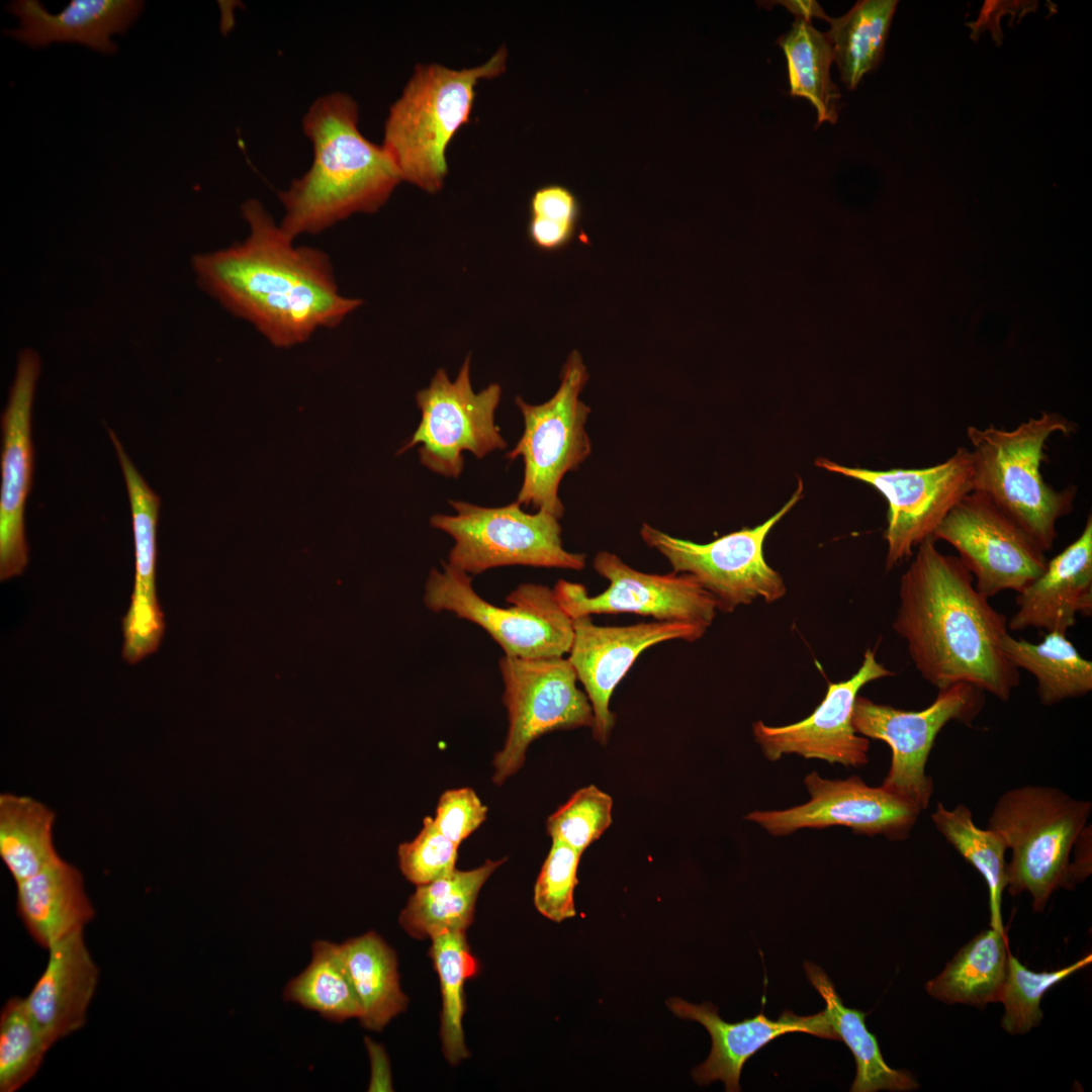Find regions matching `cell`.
<instances>
[{
	"instance_id": "b9f144b4",
	"label": "cell",
	"mask_w": 1092,
	"mask_h": 1092,
	"mask_svg": "<svg viewBox=\"0 0 1092 1092\" xmlns=\"http://www.w3.org/2000/svg\"><path fill=\"white\" fill-rule=\"evenodd\" d=\"M581 854L559 840H552L534 887L536 909L552 921L561 922L576 914L573 895Z\"/></svg>"
},
{
	"instance_id": "f6af8a7d",
	"label": "cell",
	"mask_w": 1092,
	"mask_h": 1092,
	"mask_svg": "<svg viewBox=\"0 0 1092 1092\" xmlns=\"http://www.w3.org/2000/svg\"><path fill=\"white\" fill-rule=\"evenodd\" d=\"M1092 870V827L1088 824L1074 843L1071 854V873L1074 886L1082 883Z\"/></svg>"
},
{
	"instance_id": "8fae6325",
	"label": "cell",
	"mask_w": 1092,
	"mask_h": 1092,
	"mask_svg": "<svg viewBox=\"0 0 1092 1092\" xmlns=\"http://www.w3.org/2000/svg\"><path fill=\"white\" fill-rule=\"evenodd\" d=\"M498 666L509 727L504 746L492 760V782L502 786L522 767L534 740L553 731L593 729L595 718L567 657L527 659L504 655Z\"/></svg>"
},
{
	"instance_id": "4316f807",
	"label": "cell",
	"mask_w": 1092,
	"mask_h": 1092,
	"mask_svg": "<svg viewBox=\"0 0 1092 1092\" xmlns=\"http://www.w3.org/2000/svg\"><path fill=\"white\" fill-rule=\"evenodd\" d=\"M504 861L487 859L476 869H455L447 876L417 886L400 912L401 927L418 939L447 931H466L473 921L480 889Z\"/></svg>"
},
{
	"instance_id": "e0dca14e",
	"label": "cell",
	"mask_w": 1092,
	"mask_h": 1092,
	"mask_svg": "<svg viewBox=\"0 0 1092 1092\" xmlns=\"http://www.w3.org/2000/svg\"><path fill=\"white\" fill-rule=\"evenodd\" d=\"M804 784L810 801L787 810L753 811L746 819L774 836L789 835L802 828L843 825L857 834L904 840L922 812L910 801L882 786H868L855 776L826 780L813 771Z\"/></svg>"
},
{
	"instance_id": "7402d4cb",
	"label": "cell",
	"mask_w": 1092,
	"mask_h": 1092,
	"mask_svg": "<svg viewBox=\"0 0 1092 1092\" xmlns=\"http://www.w3.org/2000/svg\"><path fill=\"white\" fill-rule=\"evenodd\" d=\"M108 434L123 473L132 520L135 573L130 604L122 620V656L133 664L158 649L164 632L156 588L160 497L139 473L116 434L112 430Z\"/></svg>"
},
{
	"instance_id": "277c9868",
	"label": "cell",
	"mask_w": 1092,
	"mask_h": 1092,
	"mask_svg": "<svg viewBox=\"0 0 1092 1092\" xmlns=\"http://www.w3.org/2000/svg\"><path fill=\"white\" fill-rule=\"evenodd\" d=\"M508 51L502 46L484 64L455 70L419 64L389 108L381 146L401 180L428 193L443 187L448 173L446 150L468 122L480 80L505 72Z\"/></svg>"
},
{
	"instance_id": "836d02e7",
	"label": "cell",
	"mask_w": 1092,
	"mask_h": 1092,
	"mask_svg": "<svg viewBox=\"0 0 1092 1092\" xmlns=\"http://www.w3.org/2000/svg\"><path fill=\"white\" fill-rule=\"evenodd\" d=\"M897 4L896 0H861L843 16L829 18L826 36L848 89H854L881 62Z\"/></svg>"
},
{
	"instance_id": "4fadbf2b",
	"label": "cell",
	"mask_w": 1092,
	"mask_h": 1092,
	"mask_svg": "<svg viewBox=\"0 0 1092 1092\" xmlns=\"http://www.w3.org/2000/svg\"><path fill=\"white\" fill-rule=\"evenodd\" d=\"M470 365L468 355L452 381L445 369H438L429 385L417 392L421 421L397 451L401 454L419 445L421 464L445 477L461 475L465 451L481 459L507 447L494 422L502 386L490 383L475 392Z\"/></svg>"
},
{
	"instance_id": "2e32d148",
	"label": "cell",
	"mask_w": 1092,
	"mask_h": 1092,
	"mask_svg": "<svg viewBox=\"0 0 1092 1092\" xmlns=\"http://www.w3.org/2000/svg\"><path fill=\"white\" fill-rule=\"evenodd\" d=\"M593 564L597 573L609 581L603 593L588 596L583 584L564 579L553 587L558 603L572 620L631 613L708 629L718 613L714 598L688 573L642 572L608 551L598 552Z\"/></svg>"
},
{
	"instance_id": "f35d334b",
	"label": "cell",
	"mask_w": 1092,
	"mask_h": 1092,
	"mask_svg": "<svg viewBox=\"0 0 1092 1092\" xmlns=\"http://www.w3.org/2000/svg\"><path fill=\"white\" fill-rule=\"evenodd\" d=\"M1091 963L1092 954L1089 953L1062 969L1034 972L1009 953L1007 975L999 1000L1004 1005L1002 1028L1011 1034H1024L1038 1026L1043 1017L1040 1008L1043 995Z\"/></svg>"
},
{
	"instance_id": "30bf717a",
	"label": "cell",
	"mask_w": 1092,
	"mask_h": 1092,
	"mask_svg": "<svg viewBox=\"0 0 1092 1092\" xmlns=\"http://www.w3.org/2000/svg\"><path fill=\"white\" fill-rule=\"evenodd\" d=\"M798 485L787 503L763 523L725 534L700 544L673 537L643 524V541L662 554L674 572L688 573L714 598L718 611L731 613L740 606L761 600L767 604L787 593L783 576L765 560L763 546L772 528L803 497Z\"/></svg>"
},
{
	"instance_id": "ab89813d",
	"label": "cell",
	"mask_w": 1092,
	"mask_h": 1092,
	"mask_svg": "<svg viewBox=\"0 0 1092 1092\" xmlns=\"http://www.w3.org/2000/svg\"><path fill=\"white\" fill-rule=\"evenodd\" d=\"M528 238L543 252L566 248L574 239L580 218V204L567 187L549 184L535 190L529 203Z\"/></svg>"
},
{
	"instance_id": "7a4b0ae2",
	"label": "cell",
	"mask_w": 1092,
	"mask_h": 1092,
	"mask_svg": "<svg viewBox=\"0 0 1092 1092\" xmlns=\"http://www.w3.org/2000/svg\"><path fill=\"white\" fill-rule=\"evenodd\" d=\"M894 631L924 680L937 690L969 684L1007 702L1020 673L1005 656L1008 620L975 585L958 556L928 538L899 583Z\"/></svg>"
},
{
	"instance_id": "9a60e30c",
	"label": "cell",
	"mask_w": 1092,
	"mask_h": 1092,
	"mask_svg": "<svg viewBox=\"0 0 1092 1092\" xmlns=\"http://www.w3.org/2000/svg\"><path fill=\"white\" fill-rule=\"evenodd\" d=\"M974 577L985 597L1020 593L1045 569V553L1010 518L979 491L965 495L934 531Z\"/></svg>"
},
{
	"instance_id": "cb8c5ba5",
	"label": "cell",
	"mask_w": 1092,
	"mask_h": 1092,
	"mask_svg": "<svg viewBox=\"0 0 1092 1092\" xmlns=\"http://www.w3.org/2000/svg\"><path fill=\"white\" fill-rule=\"evenodd\" d=\"M83 932H75L48 949V964L25 998L51 1046L84 1026L98 984L99 969Z\"/></svg>"
},
{
	"instance_id": "f546056e",
	"label": "cell",
	"mask_w": 1092,
	"mask_h": 1092,
	"mask_svg": "<svg viewBox=\"0 0 1092 1092\" xmlns=\"http://www.w3.org/2000/svg\"><path fill=\"white\" fill-rule=\"evenodd\" d=\"M804 969L810 983L826 1003L825 1010L831 1025L854 1057L856 1075L850 1091H912L917 1089L919 1084L909 1072L895 1070L885 1062L876 1035L866 1026L867 1014L843 1004L832 981L820 967L806 962Z\"/></svg>"
},
{
	"instance_id": "d4e9b609",
	"label": "cell",
	"mask_w": 1092,
	"mask_h": 1092,
	"mask_svg": "<svg viewBox=\"0 0 1092 1092\" xmlns=\"http://www.w3.org/2000/svg\"><path fill=\"white\" fill-rule=\"evenodd\" d=\"M20 20L6 33L30 47L51 42H78L104 54L116 52L110 39L123 33L143 9L136 0H72L58 14L50 13L37 0H18L9 5Z\"/></svg>"
},
{
	"instance_id": "60d3db41",
	"label": "cell",
	"mask_w": 1092,
	"mask_h": 1092,
	"mask_svg": "<svg viewBox=\"0 0 1092 1092\" xmlns=\"http://www.w3.org/2000/svg\"><path fill=\"white\" fill-rule=\"evenodd\" d=\"M612 808L607 793L594 785L581 788L548 817L547 832L583 853L611 825Z\"/></svg>"
},
{
	"instance_id": "ee69618b",
	"label": "cell",
	"mask_w": 1092,
	"mask_h": 1092,
	"mask_svg": "<svg viewBox=\"0 0 1092 1092\" xmlns=\"http://www.w3.org/2000/svg\"><path fill=\"white\" fill-rule=\"evenodd\" d=\"M487 807L470 788L445 791L437 804L433 821L456 845L474 832L486 819Z\"/></svg>"
},
{
	"instance_id": "3957f363",
	"label": "cell",
	"mask_w": 1092,
	"mask_h": 1092,
	"mask_svg": "<svg viewBox=\"0 0 1092 1092\" xmlns=\"http://www.w3.org/2000/svg\"><path fill=\"white\" fill-rule=\"evenodd\" d=\"M358 117L356 101L342 92L318 97L304 114L312 162L279 192L280 225L292 239L322 233L356 213L376 212L402 181L383 147L359 130Z\"/></svg>"
},
{
	"instance_id": "e575fe53",
	"label": "cell",
	"mask_w": 1092,
	"mask_h": 1092,
	"mask_svg": "<svg viewBox=\"0 0 1092 1092\" xmlns=\"http://www.w3.org/2000/svg\"><path fill=\"white\" fill-rule=\"evenodd\" d=\"M930 818L944 839L984 878L989 892L990 926L1005 932L1001 909L1007 886L1008 848L1002 835L976 825L972 811L964 804L947 809L939 802Z\"/></svg>"
},
{
	"instance_id": "8d00e7d4",
	"label": "cell",
	"mask_w": 1092,
	"mask_h": 1092,
	"mask_svg": "<svg viewBox=\"0 0 1092 1092\" xmlns=\"http://www.w3.org/2000/svg\"><path fill=\"white\" fill-rule=\"evenodd\" d=\"M429 956L440 979L442 993L441 1038L447 1061L456 1065L469 1057L464 1042V983L476 975L478 965L465 931H447L431 937Z\"/></svg>"
},
{
	"instance_id": "ffe728a7",
	"label": "cell",
	"mask_w": 1092,
	"mask_h": 1092,
	"mask_svg": "<svg viewBox=\"0 0 1092 1092\" xmlns=\"http://www.w3.org/2000/svg\"><path fill=\"white\" fill-rule=\"evenodd\" d=\"M40 371L37 353L24 349L1 416L0 579L20 575L28 562L24 508L33 472L31 408Z\"/></svg>"
},
{
	"instance_id": "4dcf8cb0",
	"label": "cell",
	"mask_w": 1092,
	"mask_h": 1092,
	"mask_svg": "<svg viewBox=\"0 0 1092 1092\" xmlns=\"http://www.w3.org/2000/svg\"><path fill=\"white\" fill-rule=\"evenodd\" d=\"M1002 649L1017 669L1033 675L1043 706L1081 698L1092 691V662L1082 656L1067 633L1046 632L1039 643L1016 639L1007 633Z\"/></svg>"
},
{
	"instance_id": "7c38bea8",
	"label": "cell",
	"mask_w": 1092,
	"mask_h": 1092,
	"mask_svg": "<svg viewBox=\"0 0 1092 1092\" xmlns=\"http://www.w3.org/2000/svg\"><path fill=\"white\" fill-rule=\"evenodd\" d=\"M815 464L867 483L885 497L887 569L911 558L916 547L932 537L950 510L973 491V457L965 447H959L943 462L922 468L874 470L845 466L822 457Z\"/></svg>"
},
{
	"instance_id": "52a82bcc",
	"label": "cell",
	"mask_w": 1092,
	"mask_h": 1092,
	"mask_svg": "<svg viewBox=\"0 0 1092 1092\" xmlns=\"http://www.w3.org/2000/svg\"><path fill=\"white\" fill-rule=\"evenodd\" d=\"M423 601L436 613L450 612L482 628L503 649L504 655L534 659L568 654L573 621L563 611L554 589L524 582L509 594L510 606L498 607L480 597L472 576L443 563L432 568Z\"/></svg>"
},
{
	"instance_id": "bcb514c9",
	"label": "cell",
	"mask_w": 1092,
	"mask_h": 1092,
	"mask_svg": "<svg viewBox=\"0 0 1092 1092\" xmlns=\"http://www.w3.org/2000/svg\"><path fill=\"white\" fill-rule=\"evenodd\" d=\"M780 5H783L791 13L795 15L796 19H803L812 22L813 18H820L828 22L829 16L825 14L821 6L814 0L808 1H779Z\"/></svg>"
},
{
	"instance_id": "8992f818",
	"label": "cell",
	"mask_w": 1092,
	"mask_h": 1092,
	"mask_svg": "<svg viewBox=\"0 0 1092 1092\" xmlns=\"http://www.w3.org/2000/svg\"><path fill=\"white\" fill-rule=\"evenodd\" d=\"M1092 803L1052 786L1025 785L1000 795L988 820L999 832L1011 858L1008 893H1027L1034 912H1042L1059 889H1073L1071 854L1089 824Z\"/></svg>"
},
{
	"instance_id": "83f0119b",
	"label": "cell",
	"mask_w": 1092,
	"mask_h": 1092,
	"mask_svg": "<svg viewBox=\"0 0 1092 1092\" xmlns=\"http://www.w3.org/2000/svg\"><path fill=\"white\" fill-rule=\"evenodd\" d=\"M338 948L360 1005L361 1024L381 1030L407 1004L399 986L394 950L373 931L350 938Z\"/></svg>"
},
{
	"instance_id": "d6986e66",
	"label": "cell",
	"mask_w": 1092,
	"mask_h": 1092,
	"mask_svg": "<svg viewBox=\"0 0 1092 1092\" xmlns=\"http://www.w3.org/2000/svg\"><path fill=\"white\" fill-rule=\"evenodd\" d=\"M893 674L878 661L876 651L869 648L852 676L828 682L822 702L807 718L785 726L757 721L752 725L754 739L771 761L795 753L845 766L864 765L869 761L870 741L852 727L854 703L862 687Z\"/></svg>"
},
{
	"instance_id": "5bb4252c",
	"label": "cell",
	"mask_w": 1092,
	"mask_h": 1092,
	"mask_svg": "<svg viewBox=\"0 0 1092 1092\" xmlns=\"http://www.w3.org/2000/svg\"><path fill=\"white\" fill-rule=\"evenodd\" d=\"M984 706V692L962 682L938 690L935 700L919 711L857 697L851 723L857 734L891 748V766L882 787L924 811L934 790L926 764L938 733L951 721L971 725Z\"/></svg>"
},
{
	"instance_id": "f1b7e54d",
	"label": "cell",
	"mask_w": 1092,
	"mask_h": 1092,
	"mask_svg": "<svg viewBox=\"0 0 1092 1092\" xmlns=\"http://www.w3.org/2000/svg\"><path fill=\"white\" fill-rule=\"evenodd\" d=\"M1005 932L990 927L966 943L935 978L926 992L946 1004L984 1008L999 1002L1007 975Z\"/></svg>"
},
{
	"instance_id": "d6a6232c",
	"label": "cell",
	"mask_w": 1092,
	"mask_h": 1092,
	"mask_svg": "<svg viewBox=\"0 0 1092 1092\" xmlns=\"http://www.w3.org/2000/svg\"><path fill=\"white\" fill-rule=\"evenodd\" d=\"M788 67L790 94L807 99L817 112V124H834L841 97L830 77L834 62L832 46L812 22L795 19L791 29L778 38Z\"/></svg>"
},
{
	"instance_id": "74e56055",
	"label": "cell",
	"mask_w": 1092,
	"mask_h": 1092,
	"mask_svg": "<svg viewBox=\"0 0 1092 1092\" xmlns=\"http://www.w3.org/2000/svg\"><path fill=\"white\" fill-rule=\"evenodd\" d=\"M50 1049L25 998L7 1000L0 1013V1091L15 1092L26 1084Z\"/></svg>"
},
{
	"instance_id": "ba28073f",
	"label": "cell",
	"mask_w": 1092,
	"mask_h": 1092,
	"mask_svg": "<svg viewBox=\"0 0 1092 1092\" xmlns=\"http://www.w3.org/2000/svg\"><path fill=\"white\" fill-rule=\"evenodd\" d=\"M588 378L580 353L573 350L562 366L559 387L549 400L530 404L516 396L524 431L506 458L523 460V481L516 499L522 506H532L558 519L563 516L560 482L592 452L585 431L590 408L579 398Z\"/></svg>"
},
{
	"instance_id": "d590c367",
	"label": "cell",
	"mask_w": 1092,
	"mask_h": 1092,
	"mask_svg": "<svg viewBox=\"0 0 1092 1092\" xmlns=\"http://www.w3.org/2000/svg\"><path fill=\"white\" fill-rule=\"evenodd\" d=\"M283 998L335 1022L361 1015L338 944L331 941L312 943L309 964L287 983Z\"/></svg>"
},
{
	"instance_id": "9c48e42d",
	"label": "cell",
	"mask_w": 1092,
	"mask_h": 1092,
	"mask_svg": "<svg viewBox=\"0 0 1092 1092\" xmlns=\"http://www.w3.org/2000/svg\"><path fill=\"white\" fill-rule=\"evenodd\" d=\"M456 514H436L430 524L454 540L448 564L469 574L523 565L581 570L586 557L564 549L559 519L537 511L526 513L517 500L487 508L450 500Z\"/></svg>"
},
{
	"instance_id": "484cf974",
	"label": "cell",
	"mask_w": 1092,
	"mask_h": 1092,
	"mask_svg": "<svg viewBox=\"0 0 1092 1092\" xmlns=\"http://www.w3.org/2000/svg\"><path fill=\"white\" fill-rule=\"evenodd\" d=\"M16 891L17 912L23 925L47 949L83 931L95 916L81 872L63 858L16 884Z\"/></svg>"
},
{
	"instance_id": "6da1fadb",
	"label": "cell",
	"mask_w": 1092,
	"mask_h": 1092,
	"mask_svg": "<svg viewBox=\"0 0 1092 1092\" xmlns=\"http://www.w3.org/2000/svg\"><path fill=\"white\" fill-rule=\"evenodd\" d=\"M247 238L192 259L199 285L271 344L290 347L339 326L362 305L340 293L329 256L295 246L257 199L242 205Z\"/></svg>"
},
{
	"instance_id": "ac0fdd59",
	"label": "cell",
	"mask_w": 1092,
	"mask_h": 1092,
	"mask_svg": "<svg viewBox=\"0 0 1092 1092\" xmlns=\"http://www.w3.org/2000/svg\"><path fill=\"white\" fill-rule=\"evenodd\" d=\"M590 617L572 620L573 639L567 658L593 708V737L606 744L616 720L610 710L612 694L639 655L664 641L699 640L707 628L656 620L628 626H598Z\"/></svg>"
},
{
	"instance_id": "5b68a950",
	"label": "cell",
	"mask_w": 1092,
	"mask_h": 1092,
	"mask_svg": "<svg viewBox=\"0 0 1092 1092\" xmlns=\"http://www.w3.org/2000/svg\"><path fill=\"white\" fill-rule=\"evenodd\" d=\"M1075 426L1062 415L1042 412L1013 430L990 425L967 428L974 465L973 490L983 493L1045 553L1058 537L1057 524L1073 511L1076 487L1055 489L1040 472L1044 446L1055 433Z\"/></svg>"
},
{
	"instance_id": "1f68e13d",
	"label": "cell",
	"mask_w": 1092,
	"mask_h": 1092,
	"mask_svg": "<svg viewBox=\"0 0 1092 1092\" xmlns=\"http://www.w3.org/2000/svg\"><path fill=\"white\" fill-rule=\"evenodd\" d=\"M55 812L28 796L0 795V857L18 884L62 859L54 843Z\"/></svg>"
},
{
	"instance_id": "7bdbcfd3",
	"label": "cell",
	"mask_w": 1092,
	"mask_h": 1092,
	"mask_svg": "<svg viewBox=\"0 0 1092 1092\" xmlns=\"http://www.w3.org/2000/svg\"><path fill=\"white\" fill-rule=\"evenodd\" d=\"M458 847L440 832L432 817H425L419 834L398 846L399 869L417 886L430 883L455 870Z\"/></svg>"
},
{
	"instance_id": "603a6c76",
	"label": "cell",
	"mask_w": 1092,
	"mask_h": 1092,
	"mask_svg": "<svg viewBox=\"0 0 1092 1092\" xmlns=\"http://www.w3.org/2000/svg\"><path fill=\"white\" fill-rule=\"evenodd\" d=\"M1017 610L1009 631L1029 628L1062 632L1074 627L1077 616L1092 615V518L1071 544L1048 560L1044 571L1017 593Z\"/></svg>"
},
{
	"instance_id": "44dd1931",
	"label": "cell",
	"mask_w": 1092,
	"mask_h": 1092,
	"mask_svg": "<svg viewBox=\"0 0 1092 1092\" xmlns=\"http://www.w3.org/2000/svg\"><path fill=\"white\" fill-rule=\"evenodd\" d=\"M667 1006L678 1017L700 1022L711 1035L712 1049L707 1060L693 1071L695 1081L708 1085L722 1081L728 1092L740 1091L739 1079L746 1061L775 1038L803 1032L822 1038L840 1040L826 1010L800 1016L785 1010L779 1019L767 1018L763 1011L739 1022H726L712 1003L692 1004L670 998Z\"/></svg>"
}]
</instances>
